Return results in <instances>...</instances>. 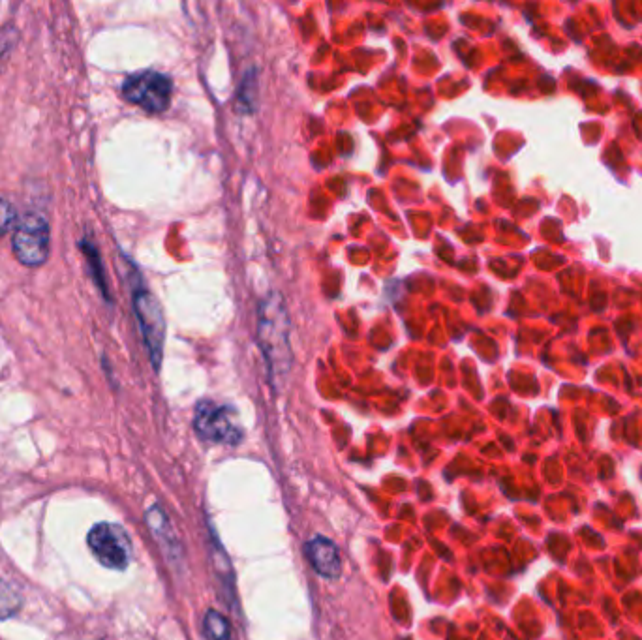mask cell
<instances>
[{
	"label": "cell",
	"instance_id": "6da1fadb",
	"mask_svg": "<svg viewBox=\"0 0 642 640\" xmlns=\"http://www.w3.org/2000/svg\"><path fill=\"white\" fill-rule=\"evenodd\" d=\"M258 336L273 376H286L291 366L290 320L280 293H269L260 303Z\"/></svg>",
	"mask_w": 642,
	"mask_h": 640
},
{
	"label": "cell",
	"instance_id": "7a4b0ae2",
	"mask_svg": "<svg viewBox=\"0 0 642 640\" xmlns=\"http://www.w3.org/2000/svg\"><path fill=\"white\" fill-rule=\"evenodd\" d=\"M194 428L199 438L207 442L237 445L243 440V427L239 423L237 412L231 406H222L211 400L199 402Z\"/></svg>",
	"mask_w": 642,
	"mask_h": 640
},
{
	"label": "cell",
	"instance_id": "3957f363",
	"mask_svg": "<svg viewBox=\"0 0 642 640\" xmlns=\"http://www.w3.org/2000/svg\"><path fill=\"white\" fill-rule=\"evenodd\" d=\"M92 556L115 571H123L132 560V543L121 526L111 522H100L92 528L87 537Z\"/></svg>",
	"mask_w": 642,
	"mask_h": 640
},
{
	"label": "cell",
	"instance_id": "277c9868",
	"mask_svg": "<svg viewBox=\"0 0 642 640\" xmlns=\"http://www.w3.org/2000/svg\"><path fill=\"white\" fill-rule=\"evenodd\" d=\"M14 254L25 267H40L49 256V224L42 214H25L14 231Z\"/></svg>",
	"mask_w": 642,
	"mask_h": 640
},
{
	"label": "cell",
	"instance_id": "5b68a950",
	"mask_svg": "<svg viewBox=\"0 0 642 640\" xmlns=\"http://www.w3.org/2000/svg\"><path fill=\"white\" fill-rule=\"evenodd\" d=\"M134 310L138 316L145 346L151 355L154 368L158 370L162 353H164V340H166V320H164L162 306L156 301L151 291L138 286L134 291Z\"/></svg>",
	"mask_w": 642,
	"mask_h": 640
},
{
	"label": "cell",
	"instance_id": "8992f818",
	"mask_svg": "<svg viewBox=\"0 0 642 640\" xmlns=\"http://www.w3.org/2000/svg\"><path fill=\"white\" fill-rule=\"evenodd\" d=\"M171 92V79L153 70L134 74L128 77L123 85L124 98L151 113H160L168 109Z\"/></svg>",
	"mask_w": 642,
	"mask_h": 640
},
{
	"label": "cell",
	"instance_id": "52a82bcc",
	"mask_svg": "<svg viewBox=\"0 0 642 640\" xmlns=\"http://www.w3.org/2000/svg\"><path fill=\"white\" fill-rule=\"evenodd\" d=\"M306 558L314 571L325 579H338L342 573V560L338 547L327 537H314L306 543Z\"/></svg>",
	"mask_w": 642,
	"mask_h": 640
},
{
	"label": "cell",
	"instance_id": "ba28073f",
	"mask_svg": "<svg viewBox=\"0 0 642 640\" xmlns=\"http://www.w3.org/2000/svg\"><path fill=\"white\" fill-rule=\"evenodd\" d=\"M147 524L151 526L153 530L154 537L160 541V545L166 550H171V554H177L179 552V545H177V539L173 535V530L169 526L168 517L166 513L154 505L149 511H147Z\"/></svg>",
	"mask_w": 642,
	"mask_h": 640
},
{
	"label": "cell",
	"instance_id": "9c48e42d",
	"mask_svg": "<svg viewBox=\"0 0 642 640\" xmlns=\"http://www.w3.org/2000/svg\"><path fill=\"white\" fill-rule=\"evenodd\" d=\"M203 633L207 640H231L228 618L218 610H207L203 618Z\"/></svg>",
	"mask_w": 642,
	"mask_h": 640
},
{
	"label": "cell",
	"instance_id": "30bf717a",
	"mask_svg": "<svg viewBox=\"0 0 642 640\" xmlns=\"http://www.w3.org/2000/svg\"><path fill=\"white\" fill-rule=\"evenodd\" d=\"M21 607V597L12 584L0 579V620L14 616Z\"/></svg>",
	"mask_w": 642,
	"mask_h": 640
},
{
	"label": "cell",
	"instance_id": "8fae6325",
	"mask_svg": "<svg viewBox=\"0 0 642 640\" xmlns=\"http://www.w3.org/2000/svg\"><path fill=\"white\" fill-rule=\"evenodd\" d=\"M83 248H85V252H87V260L91 263L92 276H94L98 288H100L102 293L109 299V295H107L106 278H104V269H102V261H100V256H98V250L92 246V243H87V241L83 243Z\"/></svg>",
	"mask_w": 642,
	"mask_h": 640
},
{
	"label": "cell",
	"instance_id": "7c38bea8",
	"mask_svg": "<svg viewBox=\"0 0 642 640\" xmlns=\"http://www.w3.org/2000/svg\"><path fill=\"white\" fill-rule=\"evenodd\" d=\"M14 222H16V209L8 199L0 198V237L6 235L10 229L16 228Z\"/></svg>",
	"mask_w": 642,
	"mask_h": 640
}]
</instances>
